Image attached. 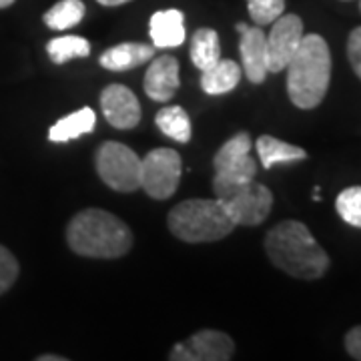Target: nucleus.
<instances>
[{
    "mask_svg": "<svg viewBox=\"0 0 361 361\" xmlns=\"http://www.w3.org/2000/svg\"><path fill=\"white\" fill-rule=\"evenodd\" d=\"M94 123H97V115L94 111L85 106V109H78L77 113L73 115L63 116L61 121H56L49 130V139L52 142H66L75 141L82 135H89L94 129Z\"/></svg>",
    "mask_w": 361,
    "mask_h": 361,
    "instance_id": "obj_17",
    "label": "nucleus"
},
{
    "mask_svg": "<svg viewBox=\"0 0 361 361\" xmlns=\"http://www.w3.org/2000/svg\"><path fill=\"white\" fill-rule=\"evenodd\" d=\"M97 2H101L103 6H118V4H125L130 0H97Z\"/></svg>",
    "mask_w": 361,
    "mask_h": 361,
    "instance_id": "obj_28",
    "label": "nucleus"
},
{
    "mask_svg": "<svg viewBox=\"0 0 361 361\" xmlns=\"http://www.w3.org/2000/svg\"><path fill=\"white\" fill-rule=\"evenodd\" d=\"M68 247L82 257L116 259L133 247V233L125 221L104 209H85L66 227Z\"/></svg>",
    "mask_w": 361,
    "mask_h": 361,
    "instance_id": "obj_2",
    "label": "nucleus"
},
{
    "mask_svg": "<svg viewBox=\"0 0 361 361\" xmlns=\"http://www.w3.org/2000/svg\"><path fill=\"white\" fill-rule=\"evenodd\" d=\"M191 61L203 73L221 61L219 37L213 28H199L191 39Z\"/></svg>",
    "mask_w": 361,
    "mask_h": 361,
    "instance_id": "obj_19",
    "label": "nucleus"
},
{
    "mask_svg": "<svg viewBox=\"0 0 361 361\" xmlns=\"http://www.w3.org/2000/svg\"><path fill=\"white\" fill-rule=\"evenodd\" d=\"M149 32L155 49H175L185 42V16L177 8L159 11L151 16Z\"/></svg>",
    "mask_w": 361,
    "mask_h": 361,
    "instance_id": "obj_14",
    "label": "nucleus"
},
{
    "mask_svg": "<svg viewBox=\"0 0 361 361\" xmlns=\"http://www.w3.org/2000/svg\"><path fill=\"white\" fill-rule=\"evenodd\" d=\"M235 353V343L227 334L215 329H201L187 341L175 343L169 360L171 361H227Z\"/></svg>",
    "mask_w": 361,
    "mask_h": 361,
    "instance_id": "obj_9",
    "label": "nucleus"
},
{
    "mask_svg": "<svg viewBox=\"0 0 361 361\" xmlns=\"http://www.w3.org/2000/svg\"><path fill=\"white\" fill-rule=\"evenodd\" d=\"M336 209L339 217L351 227L361 229V187H349L337 195Z\"/></svg>",
    "mask_w": 361,
    "mask_h": 361,
    "instance_id": "obj_23",
    "label": "nucleus"
},
{
    "mask_svg": "<svg viewBox=\"0 0 361 361\" xmlns=\"http://www.w3.org/2000/svg\"><path fill=\"white\" fill-rule=\"evenodd\" d=\"M265 251L277 269L295 279L313 281L329 269V255L301 221L277 223L265 237Z\"/></svg>",
    "mask_w": 361,
    "mask_h": 361,
    "instance_id": "obj_1",
    "label": "nucleus"
},
{
    "mask_svg": "<svg viewBox=\"0 0 361 361\" xmlns=\"http://www.w3.org/2000/svg\"><path fill=\"white\" fill-rule=\"evenodd\" d=\"M47 52L54 65H65L73 59H87L90 54V42L82 37H59L47 44Z\"/></svg>",
    "mask_w": 361,
    "mask_h": 361,
    "instance_id": "obj_22",
    "label": "nucleus"
},
{
    "mask_svg": "<svg viewBox=\"0 0 361 361\" xmlns=\"http://www.w3.org/2000/svg\"><path fill=\"white\" fill-rule=\"evenodd\" d=\"M11 4H14V0H0V8H8Z\"/></svg>",
    "mask_w": 361,
    "mask_h": 361,
    "instance_id": "obj_30",
    "label": "nucleus"
},
{
    "mask_svg": "<svg viewBox=\"0 0 361 361\" xmlns=\"http://www.w3.org/2000/svg\"><path fill=\"white\" fill-rule=\"evenodd\" d=\"M249 16L257 26L273 25L285 13V0H247Z\"/></svg>",
    "mask_w": 361,
    "mask_h": 361,
    "instance_id": "obj_24",
    "label": "nucleus"
},
{
    "mask_svg": "<svg viewBox=\"0 0 361 361\" xmlns=\"http://www.w3.org/2000/svg\"><path fill=\"white\" fill-rule=\"evenodd\" d=\"M155 47H149V44H142V42H123V44H116L111 47L109 51H104L99 59V63L109 71H130V68H137V66L149 63L153 56H155Z\"/></svg>",
    "mask_w": 361,
    "mask_h": 361,
    "instance_id": "obj_15",
    "label": "nucleus"
},
{
    "mask_svg": "<svg viewBox=\"0 0 361 361\" xmlns=\"http://www.w3.org/2000/svg\"><path fill=\"white\" fill-rule=\"evenodd\" d=\"M183 163L175 149H153L141 159V189L157 201L173 197L179 187Z\"/></svg>",
    "mask_w": 361,
    "mask_h": 361,
    "instance_id": "obj_8",
    "label": "nucleus"
},
{
    "mask_svg": "<svg viewBox=\"0 0 361 361\" xmlns=\"http://www.w3.org/2000/svg\"><path fill=\"white\" fill-rule=\"evenodd\" d=\"M179 89V63L175 56L163 54L153 61L145 75V92L157 101L167 103Z\"/></svg>",
    "mask_w": 361,
    "mask_h": 361,
    "instance_id": "obj_13",
    "label": "nucleus"
},
{
    "mask_svg": "<svg viewBox=\"0 0 361 361\" xmlns=\"http://www.w3.org/2000/svg\"><path fill=\"white\" fill-rule=\"evenodd\" d=\"M261 167L271 169L273 165H281V163H297V161H305L307 151H303L301 147L285 142L281 139H275L271 135L259 137L255 142Z\"/></svg>",
    "mask_w": 361,
    "mask_h": 361,
    "instance_id": "obj_16",
    "label": "nucleus"
},
{
    "mask_svg": "<svg viewBox=\"0 0 361 361\" xmlns=\"http://www.w3.org/2000/svg\"><path fill=\"white\" fill-rule=\"evenodd\" d=\"M241 80V66L235 61H223L221 59L217 65L203 71L201 77V89L205 90L207 94H225L233 90Z\"/></svg>",
    "mask_w": 361,
    "mask_h": 361,
    "instance_id": "obj_18",
    "label": "nucleus"
},
{
    "mask_svg": "<svg viewBox=\"0 0 361 361\" xmlns=\"http://www.w3.org/2000/svg\"><path fill=\"white\" fill-rule=\"evenodd\" d=\"M253 142L247 133H237L233 139L225 142L213 157V193L215 197L225 195L229 189L255 179L257 175V161L249 155Z\"/></svg>",
    "mask_w": 361,
    "mask_h": 361,
    "instance_id": "obj_5",
    "label": "nucleus"
},
{
    "mask_svg": "<svg viewBox=\"0 0 361 361\" xmlns=\"http://www.w3.org/2000/svg\"><path fill=\"white\" fill-rule=\"evenodd\" d=\"M303 20L297 14H281L267 35V71L281 73L303 40Z\"/></svg>",
    "mask_w": 361,
    "mask_h": 361,
    "instance_id": "obj_10",
    "label": "nucleus"
},
{
    "mask_svg": "<svg viewBox=\"0 0 361 361\" xmlns=\"http://www.w3.org/2000/svg\"><path fill=\"white\" fill-rule=\"evenodd\" d=\"M348 56H349V63H351V68H353V73H355L357 78L361 80V26L353 28V30L349 32Z\"/></svg>",
    "mask_w": 361,
    "mask_h": 361,
    "instance_id": "obj_26",
    "label": "nucleus"
},
{
    "mask_svg": "<svg viewBox=\"0 0 361 361\" xmlns=\"http://www.w3.org/2000/svg\"><path fill=\"white\" fill-rule=\"evenodd\" d=\"M169 229L185 243H213L237 227L219 199H189L169 213Z\"/></svg>",
    "mask_w": 361,
    "mask_h": 361,
    "instance_id": "obj_4",
    "label": "nucleus"
},
{
    "mask_svg": "<svg viewBox=\"0 0 361 361\" xmlns=\"http://www.w3.org/2000/svg\"><path fill=\"white\" fill-rule=\"evenodd\" d=\"M360 11H361V2H360Z\"/></svg>",
    "mask_w": 361,
    "mask_h": 361,
    "instance_id": "obj_31",
    "label": "nucleus"
},
{
    "mask_svg": "<svg viewBox=\"0 0 361 361\" xmlns=\"http://www.w3.org/2000/svg\"><path fill=\"white\" fill-rule=\"evenodd\" d=\"M345 349L353 360L361 361V325L349 329L345 336Z\"/></svg>",
    "mask_w": 361,
    "mask_h": 361,
    "instance_id": "obj_27",
    "label": "nucleus"
},
{
    "mask_svg": "<svg viewBox=\"0 0 361 361\" xmlns=\"http://www.w3.org/2000/svg\"><path fill=\"white\" fill-rule=\"evenodd\" d=\"M239 30V52L245 68L247 78L255 85H261L267 77V35L263 26H249L245 23L237 25Z\"/></svg>",
    "mask_w": 361,
    "mask_h": 361,
    "instance_id": "obj_12",
    "label": "nucleus"
},
{
    "mask_svg": "<svg viewBox=\"0 0 361 361\" xmlns=\"http://www.w3.org/2000/svg\"><path fill=\"white\" fill-rule=\"evenodd\" d=\"M285 71L291 103L303 111L319 106L331 80V52L325 39L319 35H305Z\"/></svg>",
    "mask_w": 361,
    "mask_h": 361,
    "instance_id": "obj_3",
    "label": "nucleus"
},
{
    "mask_svg": "<svg viewBox=\"0 0 361 361\" xmlns=\"http://www.w3.org/2000/svg\"><path fill=\"white\" fill-rule=\"evenodd\" d=\"M18 277V261L4 245H0V295L6 293Z\"/></svg>",
    "mask_w": 361,
    "mask_h": 361,
    "instance_id": "obj_25",
    "label": "nucleus"
},
{
    "mask_svg": "<svg viewBox=\"0 0 361 361\" xmlns=\"http://www.w3.org/2000/svg\"><path fill=\"white\" fill-rule=\"evenodd\" d=\"M94 167L106 187L118 193L141 189V159L127 145L106 141L94 155Z\"/></svg>",
    "mask_w": 361,
    "mask_h": 361,
    "instance_id": "obj_6",
    "label": "nucleus"
},
{
    "mask_svg": "<svg viewBox=\"0 0 361 361\" xmlns=\"http://www.w3.org/2000/svg\"><path fill=\"white\" fill-rule=\"evenodd\" d=\"M225 207L227 215L235 225L257 227L269 217L273 207V193L255 179L245 180L229 189L225 195L215 197Z\"/></svg>",
    "mask_w": 361,
    "mask_h": 361,
    "instance_id": "obj_7",
    "label": "nucleus"
},
{
    "mask_svg": "<svg viewBox=\"0 0 361 361\" xmlns=\"http://www.w3.org/2000/svg\"><path fill=\"white\" fill-rule=\"evenodd\" d=\"M157 129L161 130L165 137L173 139L177 142H189L191 141V118L187 115L185 109L180 106H165L161 109L155 116Z\"/></svg>",
    "mask_w": 361,
    "mask_h": 361,
    "instance_id": "obj_20",
    "label": "nucleus"
},
{
    "mask_svg": "<svg viewBox=\"0 0 361 361\" xmlns=\"http://www.w3.org/2000/svg\"><path fill=\"white\" fill-rule=\"evenodd\" d=\"M85 16V4L82 0H61L52 8H49L42 20L52 30H68L77 26Z\"/></svg>",
    "mask_w": 361,
    "mask_h": 361,
    "instance_id": "obj_21",
    "label": "nucleus"
},
{
    "mask_svg": "<svg viewBox=\"0 0 361 361\" xmlns=\"http://www.w3.org/2000/svg\"><path fill=\"white\" fill-rule=\"evenodd\" d=\"M101 109L109 125L115 129H135L141 123V104L125 85H109L101 92Z\"/></svg>",
    "mask_w": 361,
    "mask_h": 361,
    "instance_id": "obj_11",
    "label": "nucleus"
},
{
    "mask_svg": "<svg viewBox=\"0 0 361 361\" xmlns=\"http://www.w3.org/2000/svg\"><path fill=\"white\" fill-rule=\"evenodd\" d=\"M39 361H66V357H63V355H40Z\"/></svg>",
    "mask_w": 361,
    "mask_h": 361,
    "instance_id": "obj_29",
    "label": "nucleus"
}]
</instances>
